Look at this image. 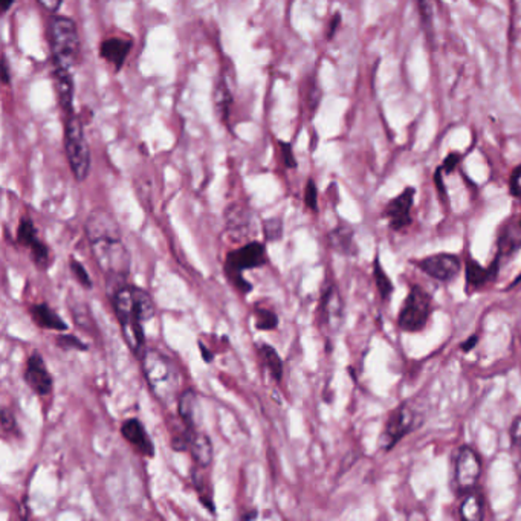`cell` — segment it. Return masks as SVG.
Wrapping results in <instances>:
<instances>
[{"mask_svg": "<svg viewBox=\"0 0 521 521\" xmlns=\"http://www.w3.org/2000/svg\"><path fill=\"white\" fill-rule=\"evenodd\" d=\"M112 306L121 326V332L135 355L144 353V329L142 324L155 316V303L151 295L127 283L110 292Z\"/></svg>", "mask_w": 521, "mask_h": 521, "instance_id": "obj_1", "label": "cell"}, {"mask_svg": "<svg viewBox=\"0 0 521 521\" xmlns=\"http://www.w3.org/2000/svg\"><path fill=\"white\" fill-rule=\"evenodd\" d=\"M48 40L54 77H74L80 61L81 45L78 28L72 18L53 14L48 22Z\"/></svg>", "mask_w": 521, "mask_h": 521, "instance_id": "obj_2", "label": "cell"}, {"mask_svg": "<svg viewBox=\"0 0 521 521\" xmlns=\"http://www.w3.org/2000/svg\"><path fill=\"white\" fill-rule=\"evenodd\" d=\"M141 358L142 370L151 393L162 402L175 399L181 387V373L176 364L167 355L155 349L144 350Z\"/></svg>", "mask_w": 521, "mask_h": 521, "instance_id": "obj_3", "label": "cell"}, {"mask_svg": "<svg viewBox=\"0 0 521 521\" xmlns=\"http://www.w3.org/2000/svg\"><path fill=\"white\" fill-rule=\"evenodd\" d=\"M424 417L421 408L414 401H402L388 413L382 431L380 434V449L382 453H390L394 446L399 444L407 436L416 431L419 426L424 425Z\"/></svg>", "mask_w": 521, "mask_h": 521, "instance_id": "obj_4", "label": "cell"}, {"mask_svg": "<svg viewBox=\"0 0 521 521\" xmlns=\"http://www.w3.org/2000/svg\"><path fill=\"white\" fill-rule=\"evenodd\" d=\"M65 151L70 171L78 182H85L90 171V149L85 127L75 112L65 115Z\"/></svg>", "mask_w": 521, "mask_h": 521, "instance_id": "obj_5", "label": "cell"}, {"mask_svg": "<svg viewBox=\"0 0 521 521\" xmlns=\"http://www.w3.org/2000/svg\"><path fill=\"white\" fill-rule=\"evenodd\" d=\"M267 249L260 242H249L243 247L228 252L227 260H225V272L234 288L239 291L249 294L252 291V284L242 277L243 271H251L255 268H262L267 264Z\"/></svg>", "mask_w": 521, "mask_h": 521, "instance_id": "obj_6", "label": "cell"}, {"mask_svg": "<svg viewBox=\"0 0 521 521\" xmlns=\"http://www.w3.org/2000/svg\"><path fill=\"white\" fill-rule=\"evenodd\" d=\"M433 313V295L421 284H412L397 313V328L407 333L422 332Z\"/></svg>", "mask_w": 521, "mask_h": 521, "instance_id": "obj_7", "label": "cell"}, {"mask_svg": "<svg viewBox=\"0 0 521 521\" xmlns=\"http://www.w3.org/2000/svg\"><path fill=\"white\" fill-rule=\"evenodd\" d=\"M483 463L482 457L477 449L471 445H462L457 448L454 456V488L458 495H463L468 491L478 488V482L482 478Z\"/></svg>", "mask_w": 521, "mask_h": 521, "instance_id": "obj_8", "label": "cell"}, {"mask_svg": "<svg viewBox=\"0 0 521 521\" xmlns=\"http://www.w3.org/2000/svg\"><path fill=\"white\" fill-rule=\"evenodd\" d=\"M412 264L430 279L442 284L453 283L462 271L461 257L449 252H439L424 259L412 260Z\"/></svg>", "mask_w": 521, "mask_h": 521, "instance_id": "obj_9", "label": "cell"}, {"mask_svg": "<svg viewBox=\"0 0 521 521\" xmlns=\"http://www.w3.org/2000/svg\"><path fill=\"white\" fill-rule=\"evenodd\" d=\"M414 198L416 190L413 187H407L401 194L387 202L381 216L388 222V227L392 231L401 232L413 223L412 210L414 205Z\"/></svg>", "mask_w": 521, "mask_h": 521, "instance_id": "obj_10", "label": "cell"}, {"mask_svg": "<svg viewBox=\"0 0 521 521\" xmlns=\"http://www.w3.org/2000/svg\"><path fill=\"white\" fill-rule=\"evenodd\" d=\"M502 260L497 255L489 263V267H483L476 259L468 257L465 263V292L471 295L477 291H482L486 286L494 283L502 269Z\"/></svg>", "mask_w": 521, "mask_h": 521, "instance_id": "obj_11", "label": "cell"}, {"mask_svg": "<svg viewBox=\"0 0 521 521\" xmlns=\"http://www.w3.org/2000/svg\"><path fill=\"white\" fill-rule=\"evenodd\" d=\"M495 255L505 262L521 249V214H514L500 227L495 242Z\"/></svg>", "mask_w": 521, "mask_h": 521, "instance_id": "obj_12", "label": "cell"}, {"mask_svg": "<svg viewBox=\"0 0 521 521\" xmlns=\"http://www.w3.org/2000/svg\"><path fill=\"white\" fill-rule=\"evenodd\" d=\"M17 242L31 251V257H33L38 269H46L49 267V248L38 239L37 228L31 219L23 217L20 220L17 228Z\"/></svg>", "mask_w": 521, "mask_h": 521, "instance_id": "obj_13", "label": "cell"}, {"mask_svg": "<svg viewBox=\"0 0 521 521\" xmlns=\"http://www.w3.org/2000/svg\"><path fill=\"white\" fill-rule=\"evenodd\" d=\"M23 380L31 390L38 396H48L53 392V376L48 372L43 356L38 352H34L28 358Z\"/></svg>", "mask_w": 521, "mask_h": 521, "instance_id": "obj_14", "label": "cell"}, {"mask_svg": "<svg viewBox=\"0 0 521 521\" xmlns=\"http://www.w3.org/2000/svg\"><path fill=\"white\" fill-rule=\"evenodd\" d=\"M344 316V304L338 288L335 284H329L324 289L321 304H320V320L331 332H338Z\"/></svg>", "mask_w": 521, "mask_h": 521, "instance_id": "obj_15", "label": "cell"}, {"mask_svg": "<svg viewBox=\"0 0 521 521\" xmlns=\"http://www.w3.org/2000/svg\"><path fill=\"white\" fill-rule=\"evenodd\" d=\"M121 434L142 456H155V445H153L149 433L146 431V428L141 424L139 419L131 417L124 421V424L121 425Z\"/></svg>", "mask_w": 521, "mask_h": 521, "instance_id": "obj_16", "label": "cell"}, {"mask_svg": "<svg viewBox=\"0 0 521 521\" xmlns=\"http://www.w3.org/2000/svg\"><path fill=\"white\" fill-rule=\"evenodd\" d=\"M131 46H134V42L129 38L121 37L106 38L104 42H101L100 45V57L106 60L109 65L114 66L118 72V70H121V68L124 66L131 50Z\"/></svg>", "mask_w": 521, "mask_h": 521, "instance_id": "obj_17", "label": "cell"}, {"mask_svg": "<svg viewBox=\"0 0 521 521\" xmlns=\"http://www.w3.org/2000/svg\"><path fill=\"white\" fill-rule=\"evenodd\" d=\"M485 515L486 506L483 493L478 488L465 493L461 505H458V517L465 521H482Z\"/></svg>", "mask_w": 521, "mask_h": 521, "instance_id": "obj_18", "label": "cell"}, {"mask_svg": "<svg viewBox=\"0 0 521 521\" xmlns=\"http://www.w3.org/2000/svg\"><path fill=\"white\" fill-rule=\"evenodd\" d=\"M188 451L193 457L194 463H196V466L208 468L211 465V462H213V444L210 441V437L207 434L200 433L198 428L191 434Z\"/></svg>", "mask_w": 521, "mask_h": 521, "instance_id": "obj_19", "label": "cell"}, {"mask_svg": "<svg viewBox=\"0 0 521 521\" xmlns=\"http://www.w3.org/2000/svg\"><path fill=\"white\" fill-rule=\"evenodd\" d=\"M29 315L33 321L43 329H50L57 332L68 331V324L60 318L53 308L48 304H34L29 308Z\"/></svg>", "mask_w": 521, "mask_h": 521, "instance_id": "obj_20", "label": "cell"}, {"mask_svg": "<svg viewBox=\"0 0 521 521\" xmlns=\"http://www.w3.org/2000/svg\"><path fill=\"white\" fill-rule=\"evenodd\" d=\"M178 412L183 424H187L191 428H198V416H200V408L196 392L188 388L181 394L178 401Z\"/></svg>", "mask_w": 521, "mask_h": 521, "instance_id": "obj_21", "label": "cell"}, {"mask_svg": "<svg viewBox=\"0 0 521 521\" xmlns=\"http://www.w3.org/2000/svg\"><path fill=\"white\" fill-rule=\"evenodd\" d=\"M331 247L340 254L353 255L356 254V245L353 240V230L350 227H336L332 232H329Z\"/></svg>", "mask_w": 521, "mask_h": 521, "instance_id": "obj_22", "label": "cell"}, {"mask_svg": "<svg viewBox=\"0 0 521 521\" xmlns=\"http://www.w3.org/2000/svg\"><path fill=\"white\" fill-rule=\"evenodd\" d=\"M213 98H214V106H216V110H217L220 119L225 122V124H227L228 118H230L231 104H232V95L223 77H220L217 80L216 86H214Z\"/></svg>", "mask_w": 521, "mask_h": 521, "instance_id": "obj_23", "label": "cell"}, {"mask_svg": "<svg viewBox=\"0 0 521 521\" xmlns=\"http://www.w3.org/2000/svg\"><path fill=\"white\" fill-rule=\"evenodd\" d=\"M373 281H375L377 294H380V297L382 299V301L390 300L393 292H394V284H393L392 279L388 277V274L385 272V269L382 268L380 254H376L375 260H373Z\"/></svg>", "mask_w": 521, "mask_h": 521, "instance_id": "obj_24", "label": "cell"}, {"mask_svg": "<svg viewBox=\"0 0 521 521\" xmlns=\"http://www.w3.org/2000/svg\"><path fill=\"white\" fill-rule=\"evenodd\" d=\"M510 457L515 468L517 477L521 480V416H517L509 428Z\"/></svg>", "mask_w": 521, "mask_h": 521, "instance_id": "obj_25", "label": "cell"}, {"mask_svg": "<svg viewBox=\"0 0 521 521\" xmlns=\"http://www.w3.org/2000/svg\"><path fill=\"white\" fill-rule=\"evenodd\" d=\"M260 355L263 358L264 364H267L271 376L274 377V381L280 382L281 377H283V361H281L280 355L277 353V350H275L272 345L263 344L260 347Z\"/></svg>", "mask_w": 521, "mask_h": 521, "instance_id": "obj_26", "label": "cell"}, {"mask_svg": "<svg viewBox=\"0 0 521 521\" xmlns=\"http://www.w3.org/2000/svg\"><path fill=\"white\" fill-rule=\"evenodd\" d=\"M202 469L205 468H200L198 466L196 471H193V483H194V489H196L198 494H199V500L202 502V505L205 506L210 512L214 514V502H213V493L210 491L208 493V478L202 474Z\"/></svg>", "mask_w": 521, "mask_h": 521, "instance_id": "obj_27", "label": "cell"}, {"mask_svg": "<svg viewBox=\"0 0 521 521\" xmlns=\"http://www.w3.org/2000/svg\"><path fill=\"white\" fill-rule=\"evenodd\" d=\"M279 326V316L269 309H255V328L259 331H274Z\"/></svg>", "mask_w": 521, "mask_h": 521, "instance_id": "obj_28", "label": "cell"}, {"mask_svg": "<svg viewBox=\"0 0 521 521\" xmlns=\"http://www.w3.org/2000/svg\"><path fill=\"white\" fill-rule=\"evenodd\" d=\"M263 234L268 242H277L283 236V222L280 217H274L263 222Z\"/></svg>", "mask_w": 521, "mask_h": 521, "instance_id": "obj_29", "label": "cell"}, {"mask_svg": "<svg viewBox=\"0 0 521 521\" xmlns=\"http://www.w3.org/2000/svg\"><path fill=\"white\" fill-rule=\"evenodd\" d=\"M69 267H70V271H72V274H74V277L77 279V281L81 286H85V288L90 289L92 288V280H90L89 272L86 271V268L83 267V264H81L75 259H70L69 260Z\"/></svg>", "mask_w": 521, "mask_h": 521, "instance_id": "obj_30", "label": "cell"}, {"mask_svg": "<svg viewBox=\"0 0 521 521\" xmlns=\"http://www.w3.org/2000/svg\"><path fill=\"white\" fill-rule=\"evenodd\" d=\"M304 203L311 211H318V190H316L315 182L312 179L308 181L304 188Z\"/></svg>", "mask_w": 521, "mask_h": 521, "instance_id": "obj_31", "label": "cell"}, {"mask_svg": "<svg viewBox=\"0 0 521 521\" xmlns=\"http://www.w3.org/2000/svg\"><path fill=\"white\" fill-rule=\"evenodd\" d=\"M57 345H60L61 349H65V350H70V349L81 350V352L87 350V345L83 341L77 338V336H70V335H60L57 338Z\"/></svg>", "mask_w": 521, "mask_h": 521, "instance_id": "obj_32", "label": "cell"}, {"mask_svg": "<svg viewBox=\"0 0 521 521\" xmlns=\"http://www.w3.org/2000/svg\"><path fill=\"white\" fill-rule=\"evenodd\" d=\"M520 181H521V164L512 171V175H510V178H509V193H510V196L521 198Z\"/></svg>", "mask_w": 521, "mask_h": 521, "instance_id": "obj_33", "label": "cell"}, {"mask_svg": "<svg viewBox=\"0 0 521 521\" xmlns=\"http://www.w3.org/2000/svg\"><path fill=\"white\" fill-rule=\"evenodd\" d=\"M2 428L5 433H13V434H18V428H17V422L14 414L4 408L2 410Z\"/></svg>", "mask_w": 521, "mask_h": 521, "instance_id": "obj_34", "label": "cell"}, {"mask_svg": "<svg viewBox=\"0 0 521 521\" xmlns=\"http://www.w3.org/2000/svg\"><path fill=\"white\" fill-rule=\"evenodd\" d=\"M280 149H281V156H283L284 166L288 168H297V161H295L294 150L289 142H280Z\"/></svg>", "mask_w": 521, "mask_h": 521, "instance_id": "obj_35", "label": "cell"}, {"mask_svg": "<svg viewBox=\"0 0 521 521\" xmlns=\"http://www.w3.org/2000/svg\"><path fill=\"white\" fill-rule=\"evenodd\" d=\"M416 5L424 25L428 28L431 25V4L428 0H416Z\"/></svg>", "mask_w": 521, "mask_h": 521, "instance_id": "obj_36", "label": "cell"}, {"mask_svg": "<svg viewBox=\"0 0 521 521\" xmlns=\"http://www.w3.org/2000/svg\"><path fill=\"white\" fill-rule=\"evenodd\" d=\"M461 158L462 156L458 155V153H449V155L445 158L442 167H441L442 171L446 173V175H449V173H453L457 168L458 162H461Z\"/></svg>", "mask_w": 521, "mask_h": 521, "instance_id": "obj_37", "label": "cell"}, {"mask_svg": "<svg viewBox=\"0 0 521 521\" xmlns=\"http://www.w3.org/2000/svg\"><path fill=\"white\" fill-rule=\"evenodd\" d=\"M442 175H444V171H442V168H441V167H439V168L436 170V173H434V186H436V190H437V193H439V196H441L444 200H445V199L448 200L446 187H445V183H444V178H442Z\"/></svg>", "mask_w": 521, "mask_h": 521, "instance_id": "obj_38", "label": "cell"}, {"mask_svg": "<svg viewBox=\"0 0 521 521\" xmlns=\"http://www.w3.org/2000/svg\"><path fill=\"white\" fill-rule=\"evenodd\" d=\"M478 341H480L478 335H477V333H474V335H471V336H468V338H466L463 343H461V345H458V347H461V350H462L463 353H469V352L476 349L477 344H478Z\"/></svg>", "mask_w": 521, "mask_h": 521, "instance_id": "obj_39", "label": "cell"}, {"mask_svg": "<svg viewBox=\"0 0 521 521\" xmlns=\"http://www.w3.org/2000/svg\"><path fill=\"white\" fill-rule=\"evenodd\" d=\"M37 2L42 5L46 9V11H49L50 14H57L61 4H63V0H37Z\"/></svg>", "mask_w": 521, "mask_h": 521, "instance_id": "obj_40", "label": "cell"}, {"mask_svg": "<svg viewBox=\"0 0 521 521\" xmlns=\"http://www.w3.org/2000/svg\"><path fill=\"white\" fill-rule=\"evenodd\" d=\"M340 23H341V16H340V14H335V16H333V18H332L331 25H329V31H328V38H329V40H332V37L335 36V31L338 29Z\"/></svg>", "mask_w": 521, "mask_h": 521, "instance_id": "obj_41", "label": "cell"}, {"mask_svg": "<svg viewBox=\"0 0 521 521\" xmlns=\"http://www.w3.org/2000/svg\"><path fill=\"white\" fill-rule=\"evenodd\" d=\"M199 349H200V355H202V360L203 361H205V362H213V360H214V353L210 350V349H207V347L205 345H203V343H199Z\"/></svg>", "mask_w": 521, "mask_h": 521, "instance_id": "obj_42", "label": "cell"}, {"mask_svg": "<svg viewBox=\"0 0 521 521\" xmlns=\"http://www.w3.org/2000/svg\"><path fill=\"white\" fill-rule=\"evenodd\" d=\"M9 80H11V75H9V69H8V61L6 58L4 57L2 58V83L5 86L9 85Z\"/></svg>", "mask_w": 521, "mask_h": 521, "instance_id": "obj_43", "label": "cell"}, {"mask_svg": "<svg viewBox=\"0 0 521 521\" xmlns=\"http://www.w3.org/2000/svg\"><path fill=\"white\" fill-rule=\"evenodd\" d=\"M0 4H2V13L5 14V13H8V9L14 5V0H2Z\"/></svg>", "mask_w": 521, "mask_h": 521, "instance_id": "obj_44", "label": "cell"}, {"mask_svg": "<svg viewBox=\"0 0 521 521\" xmlns=\"http://www.w3.org/2000/svg\"><path fill=\"white\" fill-rule=\"evenodd\" d=\"M520 283H521V274H518V275H517V279H515V280H514L512 283H510V284L507 286V288H506V291L514 289V288H515V286H517V284H520Z\"/></svg>", "mask_w": 521, "mask_h": 521, "instance_id": "obj_45", "label": "cell"}, {"mask_svg": "<svg viewBox=\"0 0 521 521\" xmlns=\"http://www.w3.org/2000/svg\"><path fill=\"white\" fill-rule=\"evenodd\" d=\"M255 517H257V510H252V512L243 514L242 515V520H251V518H255Z\"/></svg>", "mask_w": 521, "mask_h": 521, "instance_id": "obj_46", "label": "cell"}]
</instances>
